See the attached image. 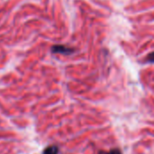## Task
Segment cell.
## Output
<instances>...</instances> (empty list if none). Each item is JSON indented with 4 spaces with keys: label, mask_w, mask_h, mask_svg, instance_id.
<instances>
[{
    "label": "cell",
    "mask_w": 154,
    "mask_h": 154,
    "mask_svg": "<svg viewBox=\"0 0 154 154\" xmlns=\"http://www.w3.org/2000/svg\"><path fill=\"white\" fill-rule=\"evenodd\" d=\"M42 154H59V147L56 145H50L45 148Z\"/></svg>",
    "instance_id": "7a4b0ae2"
},
{
    "label": "cell",
    "mask_w": 154,
    "mask_h": 154,
    "mask_svg": "<svg viewBox=\"0 0 154 154\" xmlns=\"http://www.w3.org/2000/svg\"><path fill=\"white\" fill-rule=\"evenodd\" d=\"M51 51L53 53H60L64 55H69L74 52V49L66 47L64 45H54L51 47Z\"/></svg>",
    "instance_id": "6da1fadb"
},
{
    "label": "cell",
    "mask_w": 154,
    "mask_h": 154,
    "mask_svg": "<svg viewBox=\"0 0 154 154\" xmlns=\"http://www.w3.org/2000/svg\"><path fill=\"white\" fill-rule=\"evenodd\" d=\"M147 60H148L149 62L154 63V51L153 52H152V53H150V54L147 56Z\"/></svg>",
    "instance_id": "277c9868"
},
{
    "label": "cell",
    "mask_w": 154,
    "mask_h": 154,
    "mask_svg": "<svg viewBox=\"0 0 154 154\" xmlns=\"http://www.w3.org/2000/svg\"><path fill=\"white\" fill-rule=\"evenodd\" d=\"M98 154H122L119 149H113L109 152H99Z\"/></svg>",
    "instance_id": "3957f363"
}]
</instances>
